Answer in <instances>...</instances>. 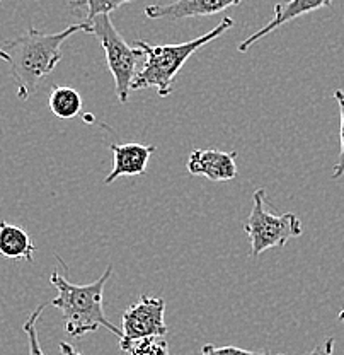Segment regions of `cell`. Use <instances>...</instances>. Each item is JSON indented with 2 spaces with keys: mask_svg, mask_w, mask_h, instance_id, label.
<instances>
[{
  "mask_svg": "<svg viewBox=\"0 0 344 355\" xmlns=\"http://www.w3.org/2000/svg\"><path fill=\"white\" fill-rule=\"evenodd\" d=\"M87 22L91 26V33L99 40L106 53L108 69L113 73L116 86L118 101L125 105L128 103L132 83L136 76V62L143 57V51L140 48H132L125 42L109 14H101Z\"/></svg>",
  "mask_w": 344,
  "mask_h": 355,
  "instance_id": "obj_5",
  "label": "cell"
},
{
  "mask_svg": "<svg viewBox=\"0 0 344 355\" xmlns=\"http://www.w3.org/2000/svg\"><path fill=\"white\" fill-rule=\"evenodd\" d=\"M244 0H174L172 3H155L145 7L143 14L149 19H188L201 17L227 10L228 7L239 6Z\"/></svg>",
  "mask_w": 344,
  "mask_h": 355,
  "instance_id": "obj_7",
  "label": "cell"
},
{
  "mask_svg": "<svg viewBox=\"0 0 344 355\" xmlns=\"http://www.w3.org/2000/svg\"><path fill=\"white\" fill-rule=\"evenodd\" d=\"M334 98L339 105V113H341V130H339V135H341V153H339L338 161H336L334 164L332 178H334V180H339V178L344 176V91L343 89H336Z\"/></svg>",
  "mask_w": 344,
  "mask_h": 355,
  "instance_id": "obj_16",
  "label": "cell"
},
{
  "mask_svg": "<svg viewBox=\"0 0 344 355\" xmlns=\"http://www.w3.org/2000/svg\"><path fill=\"white\" fill-rule=\"evenodd\" d=\"M113 273V265H109L105 270L98 280L87 286H77L72 284L69 279L57 270H53L50 275L51 286L58 291V295L51 301H48V306L60 309L65 316L66 333L70 336H84L86 333L98 331L99 328H106L118 338H123V331L114 327L113 323L106 318L105 314V287L111 279Z\"/></svg>",
  "mask_w": 344,
  "mask_h": 355,
  "instance_id": "obj_2",
  "label": "cell"
},
{
  "mask_svg": "<svg viewBox=\"0 0 344 355\" xmlns=\"http://www.w3.org/2000/svg\"><path fill=\"white\" fill-rule=\"evenodd\" d=\"M113 150V169L105 180V184H111L121 176H140L147 171L150 155L155 146L142 144H111Z\"/></svg>",
  "mask_w": 344,
  "mask_h": 355,
  "instance_id": "obj_9",
  "label": "cell"
},
{
  "mask_svg": "<svg viewBox=\"0 0 344 355\" xmlns=\"http://www.w3.org/2000/svg\"><path fill=\"white\" fill-rule=\"evenodd\" d=\"M244 231L251 239V257H259L271 248H283L290 239L302 236V222L295 214L276 216L266 207L262 188L254 191L253 209L244 224Z\"/></svg>",
  "mask_w": 344,
  "mask_h": 355,
  "instance_id": "obj_4",
  "label": "cell"
},
{
  "mask_svg": "<svg viewBox=\"0 0 344 355\" xmlns=\"http://www.w3.org/2000/svg\"><path fill=\"white\" fill-rule=\"evenodd\" d=\"M36 253V244L28 231L19 225L0 220V254L9 260L33 261Z\"/></svg>",
  "mask_w": 344,
  "mask_h": 355,
  "instance_id": "obj_11",
  "label": "cell"
},
{
  "mask_svg": "<svg viewBox=\"0 0 344 355\" xmlns=\"http://www.w3.org/2000/svg\"><path fill=\"white\" fill-rule=\"evenodd\" d=\"M60 352L64 355H84V354L77 352V350L73 349L72 345H69L66 342H60Z\"/></svg>",
  "mask_w": 344,
  "mask_h": 355,
  "instance_id": "obj_19",
  "label": "cell"
},
{
  "mask_svg": "<svg viewBox=\"0 0 344 355\" xmlns=\"http://www.w3.org/2000/svg\"><path fill=\"white\" fill-rule=\"evenodd\" d=\"M133 0H70L72 9H86V21H92L101 14H111L113 10L120 9L123 3H129Z\"/></svg>",
  "mask_w": 344,
  "mask_h": 355,
  "instance_id": "obj_13",
  "label": "cell"
},
{
  "mask_svg": "<svg viewBox=\"0 0 344 355\" xmlns=\"http://www.w3.org/2000/svg\"><path fill=\"white\" fill-rule=\"evenodd\" d=\"M232 26H234V19L225 17L212 31L205 33L191 42L179 44H150L145 40H136L135 46L143 51L145 62L133 79L132 91L154 87L161 98H168L172 91L174 79L181 72L184 64L190 60L191 55H194L199 48L215 42Z\"/></svg>",
  "mask_w": 344,
  "mask_h": 355,
  "instance_id": "obj_3",
  "label": "cell"
},
{
  "mask_svg": "<svg viewBox=\"0 0 344 355\" xmlns=\"http://www.w3.org/2000/svg\"><path fill=\"white\" fill-rule=\"evenodd\" d=\"M338 318H339V321H344V308L341 309V313H339Z\"/></svg>",
  "mask_w": 344,
  "mask_h": 355,
  "instance_id": "obj_20",
  "label": "cell"
},
{
  "mask_svg": "<svg viewBox=\"0 0 344 355\" xmlns=\"http://www.w3.org/2000/svg\"><path fill=\"white\" fill-rule=\"evenodd\" d=\"M332 0H290L287 3H276L275 6V17L264 26V28L259 29L257 33L251 35L249 38L244 40L242 43L239 44L237 50L240 53H246L254 43H257L259 40H262L264 36H268L269 33L276 31L281 26H284L287 22L297 19V17L303 16V14L314 12V10H319L323 7H331Z\"/></svg>",
  "mask_w": 344,
  "mask_h": 355,
  "instance_id": "obj_10",
  "label": "cell"
},
{
  "mask_svg": "<svg viewBox=\"0 0 344 355\" xmlns=\"http://www.w3.org/2000/svg\"><path fill=\"white\" fill-rule=\"evenodd\" d=\"M91 33L87 21L66 26L60 33H42L29 28L24 35L0 44V60L9 65L17 87V98L28 101L42 80L62 62V44L75 33Z\"/></svg>",
  "mask_w": 344,
  "mask_h": 355,
  "instance_id": "obj_1",
  "label": "cell"
},
{
  "mask_svg": "<svg viewBox=\"0 0 344 355\" xmlns=\"http://www.w3.org/2000/svg\"><path fill=\"white\" fill-rule=\"evenodd\" d=\"M127 352L132 355H169V345L164 336H150L133 342Z\"/></svg>",
  "mask_w": 344,
  "mask_h": 355,
  "instance_id": "obj_14",
  "label": "cell"
},
{
  "mask_svg": "<svg viewBox=\"0 0 344 355\" xmlns=\"http://www.w3.org/2000/svg\"><path fill=\"white\" fill-rule=\"evenodd\" d=\"M48 106L55 116L62 120H72L82 110V96L70 86H55L51 89Z\"/></svg>",
  "mask_w": 344,
  "mask_h": 355,
  "instance_id": "obj_12",
  "label": "cell"
},
{
  "mask_svg": "<svg viewBox=\"0 0 344 355\" xmlns=\"http://www.w3.org/2000/svg\"><path fill=\"white\" fill-rule=\"evenodd\" d=\"M199 355H284V354H268V352H254V350L239 349V347H215L213 343H205L201 347Z\"/></svg>",
  "mask_w": 344,
  "mask_h": 355,
  "instance_id": "obj_17",
  "label": "cell"
},
{
  "mask_svg": "<svg viewBox=\"0 0 344 355\" xmlns=\"http://www.w3.org/2000/svg\"><path fill=\"white\" fill-rule=\"evenodd\" d=\"M164 314L165 301L162 297L142 295L135 304L128 306L121 320V331H123V338L120 340L121 350L127 352L128 347L138 340L164 336L168 333Z\"/></svg>",
  "mask_w": 344,
  "mask_h": 355,
  "instance_id": "obj_6",
  "label": "cell"
},
{
  "mask_svg": "<svg viewBox=\"0 0 344 355\" xmlns=\"http://www.w3.org/2000/svg\"><path fill=\"white\" fill-rule=\"evenodd\" d=\"M237 153L218 149H194L188 157V171L210 181H232L237 178Z\"/></svg>",
  "mask_w": 344,
  "mask_h": 355,
  "instance_id": "obj_8",
  "label": "cell"
},
{
  "mask_svg": "<svg viewBox=\"0 0 344 355\" xmlns=\"http://www.w3.org/2000/svg\"><path fill=\"white\" fill-rule=\"evenodd\" d=\"M309 355H334V338L329 336L320 345H317Z\"/></svg>",
  "mask_w": 344,
  "mask_h": 355,
  "instance_id": "obj_18",
  "label": "cell"
},
{
  "mask_svg": "<svg viewBox=\"0 0 344 355\" xmlns=\"http://www.w3.org/2000/svg\"><path fill=\"white\" fill-rule=\"evenodd\" d=\"M46 306H48V302H44V304H39L38 308H36L31 314H29V318L26 320L24 327H22V330H24L26 336H28L29 355H44V352L42 350V345H39L38 328H36V324H38L39 316H42V313L44 311V308H46Z\"/></svg>",
  "mask_w": 344,
  "mask_h": 355,
  "instance_id": "obj_15",
  "label": "cell"
}]
</instances>
